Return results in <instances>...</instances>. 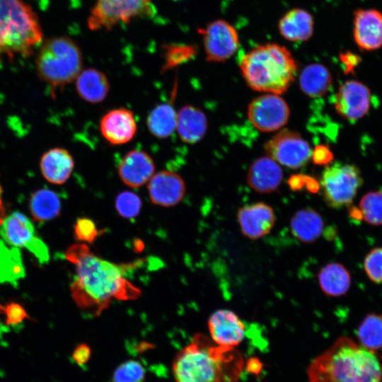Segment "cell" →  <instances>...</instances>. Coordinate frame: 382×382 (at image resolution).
<instances>
[{
  "label": "cell",
  "mask_w": 382,
  "mask_h": 382,
  "mask_svg": "<svg viewBox=\"0 0 382 382\" xmlns=\"http://www.w3.org/2000/svg\"><path fill=\"white\" fill-rule=\"evenodd\" d=\"M64 255L76 267L71 286L73 299L94 315L107 308L114 299L130 300L140 295L141 291L124 277L122 266L96 255L86 244L72 245Z\"/></svg>",
  "instance_id": "obj_1"
},
{
  "label": "cell",
  "mask_w": 382,
  "mask_h": 382,
  "mask_svg": "<svg viewBox=\"0 0 382 382\" xmlns=\"http://www.w3.org/2000/svg\"><path fill=\"white\" fill-rule=\"evenodd\" d=\"M242 368V357L234 348L197 334L176 354L173 374L175 382H236Z\"/></svg>",
  "instance_id": "obj_2"
},
{
  "label": "cell",
  "mask_w": 382,
  "mask_h": 382,
  "mask_svg": "<svg viewBox=\"0 0 382 382\" xmlns=\"http://www.w3.org/2000/svg\"><path fill=\"white\" fill-rule=\"evenodd\" d=\"M306 372L308 382H382L375 354L345 336L316 357Z\"/></svg>",
  "instance_id": "obj_3"
},
{
  "label": "cell",
  "mask_w": 382,
  "mask_h": 382,
  "mask_svg": "<svg viewBox=\"0 0 382 382\" xmlns=\"http://www.w3.org/2000/svg\"><path fill=\"white\" fill-rule=\"evenodd\" d=\"M239 66L250 88L277 95L288 89L297 72L289 50L274 43L252 49L242 56Z\"/></svg>",
  "instance_id": "obj_4"
},
{
  "label": "cell",
  "mask_w": 382,
  "mask_h": 382,
  "mask_svg": "<svg viewBox=\"0 0 382 382\" xmlns=\"http://www.w3.org/2000/svg\"><path fill=\"white\" fill-rule=\"evenodd\" d=\"M42 40L35 13L23 0H0V56H27Z\"/></svg>",
  "instance_id": "obj_5"
},
{
  "label": "cell",
  "mask_w": 382,
  "mask_h": 382,
  "mask_svg": "<svg viewBox=\"0 0 382 382\" xmlns=\"http://www.w3.org/2000/svg\"><path fill=\"white\" fill-rule=\"evenodd\" d=\"M82 66L83 55L79 47L65 36L47 40L36 58L37 74L52 92L75 80Z\"/></svg>",
  "instance_id": "obj_6"
},
{
  "label": "cell",
  "mask_w": 382,
  "mask_h": 382,
  "mask_svg": "<svg viewBox=\"0 0 382 382\" xmlns=\"http://www.w3.org/2000/svg\"><path fill=\"white\" fill-rule=\"evenodd\" d=\"M156 13L152 0H95L87 24L91 30L108 31L120 23L152 17Z\"/></svg>",
  "instance_id": "obj_7"
},
{
  "label": "cell",
  "mask_w": 382,
  "mask_h": 382,
  "mask_svg": "<svg viewBox=\"0 0 382 382\" xmlns=\"http://www.w3.org/2000/svg\"><path fill=\"white\" fill-rule=\"evenodd\" d=\"M362 183L361 173L355 166L335 163L325 168L320 188L328 205L337 209L352 202Z\"/></svg>",
  "instance_id": "obj_8"
},
{
  "label": "cell",
  "mask_w": 382,
  "mask_h": 382,
  "mask_svg": "<svg viewBox=\"0 0 382 382\" xmlns=\"http://www.w3.org/2000/svg\"><path fill=\"white\" fill-rule=\"evenodd\" d=\"M0 236L11 246L29 250L40 264L49 262L48 247L37 236L33 222L25 214L14 212L4 217L0 225Z\"/></svg>",
  "instance_id": "obj_9"
},
{
  "label": "cell",
  "mask_w": 382,
  "mask_h": 382,
  "mask_svg": "<svg viewBox=\"0 0 382 382\" xmlns=\"http://www.w3.org/2000/svg\"><path fill=\"white\" fill-rule=\"evenodd\" d=\"M265 149L276 162L295 169L306 165L311 157L308 143L296 132L283 129L267 141Z\"/></svg>",
  "instance_id": "obj_10"
},
{
  "label": "cell",
  "mask_w": 382,
  "mask_h": 382,
  "mask_svg": "<svg viewBox=\"0 0 382 382\" xmlns=\"http://www.w3.org/2000/svg\"><path fill=\"white\" fill-rule=\"evenodd\" d=\"M202 36L206 59L208 62H224L233 55L239 47L236 30L224 20H216L198 29Z\"/></svg>",
  "instance_id": "obj_11"
},
{
  "label": "cell",
  "mask_w": 382,
  "mask_h": 382,
  "mask_svg": "<svg viewBox=\"0 0 382 382\" xmlns=\"http://www.w3.org/2000/svg\"><path fill=\"white\" fill-rule=\"evenodd\" d=\"M248 116L252 125L258 130L270 132L282 127L289 117V108L277 94L260 96L250 102Z\"/></svg>",
  "instance_id": "obj_12"
},
{
  "label": "cell",
  "mask_w": 382,
  "mask_h": 382,
  "mask_svg": "<svg viewBox=\"0 0 382 382\" xmlns=\"http://www.w3.org/2000/svg\"><path fill=\"white\" fill-rule=\"evenodd\" d=\"M371 94L364 83L349 80L339 88L335 100L337 112L349 121L363 117L369 110Z\"/></svg>",
  "instance_id": "obj_13"
},
{
  "label": "cell",
  "mask_w": 382,
  "mask_h": 382,
  "mask_svg": "<svg viewBox=\"0 0 382 382\" xmlns=\"http://www.w3.org/2000/svg\"><path fill=\"white\" fill-rule=\"evenodd\" d=\"M212 341L222 347L234 348L244 339L245 327L243 322L232 311L220 309L214 312L208 320Z\"/></svg>",
  "instance_id": "obj_14"
},
{
  "label": "cell",
  "mask_w": 382,
  "mask_h": 382,
  "mask_svg": "<svg viewBox=\"0 0 382 382\" xmlns=\"http://www.w3.org/2000/svg\"><path fill=\"white\" fill-rule=\"evenodd\" d=\"M150 200L161 207H173L178 204L185 196L186 186L183 178L170 170H160L154 174L148 182Z\"/></svg>",
  "instance_id": "obj_15"
},
{
  "label": "cell",
  "mask_w": 382,
  "mask_h": 382,
  "mask_svg": "<svg viewBox=\"0 0 382 382\" xmlns=\"http://www.w3.org/2000/svg\"><path fill=\"white\" fill-rule=\"evenodd\" d=\"M137 130L134 112L126 108L112 109L106 112L100 121L103 137L112 145H121L130 141Z\"/></svg>",
  "instance_id": "obj_16"
},
{
  "label": "cell",
  "mask_w": 382,
  "mask_h": 382,
  "mask_svg": "<svg viewBox=\"0 0 382 382\" xmlns=\"http://www.w3.org/2000/svg\"><path fill=\"white\" fill-rule=\"evenodd\" d=\"M353 36L357 45L364 51L382 47V13L376 9H358L354 13Z\"/></svg>",
  "instance_id": "obj_17"
},
{
  "label": "cell",
  "mask_w": 382,
  "mask_h": 382,
  "mask_svg": "<svg viewBox=\"0 0 382 382\" xmlns=\"http://www.w3.org/2000/svg\"><path fill=\"white\" fill-rule=\"evenodd\" d=\"M237 218L242 233L252 240L267 235L275 222L273 209L263 202L242 207L238 212Z\"/></svg>",
  "instance_id": "obj_18"
},
{
  "label": "cell",
  "mask_w": 382,
  "mask_h": 382,
  "mask_svg": "<svg viewBox=\"0 0 382 382\" xmlns=\"http://www.w3.org/2000/svg\"><path fill=\"white\" fill-rule=\"evenodd\" d=\"M120 180L132 188H139L148 183L155 171L154 160L141 150L129 151L121 160L117 168Z\"/></svg>",
  "instance_id": "obj_19"
},
{
  "label": "cell",
  "mask_w": 382,
  "mask_h": 382,
  "mask_svg": "<svg viewBox=\"0 0 382 382\" xmlns=\"http://www.w3.org/2000/svg\"><path fill=\"white\" fill-rule=\"evenodd\" d=\"M282 178V168L269 156L256 159L250 166L247 174L248 185L260 193H270L276 190Z\"/></svg>",
  "instance_id": "obj_20"
},
{
  "label": "cell",
  "mask_w": 382,
  "mask_h": 382,
  "mask_svg": "<svg viewBox=\"0 0 382 382\" xmlns=\"http://www.w3.org/2000/svg\"><path fill=\"white\" fill-rule=\"evenodd\" d=\"M74 168L72 156L65 149L53 148L45 152L40 162V172L48 182L61 185L70 178Z\"/></svg>",
  "instance_id": "obj_21"
},
{
  "label": "cell",
  "mask_w": 382,
  "mask_h": 382,
  "mask_svg": "<svg viewBox=\"0 0 382 382\" xmlns=\"http://www.w3.org/2000/svg\"><path fill=\"white\" fill-rule=\"evenodd\" d=\"M207 126V118L199 108L187 105L178 112L176 129L181 140L185 143L199 141L204 136Z\"/></svg>",
  "instance_id": "obj_22"
},
{
  "label": "cell",
  "mask_w": 382,
  "mask_h": 382,
  "mask_svg": "<svg viewBox=\"0 0 382 382\" xmlns=\"http://www.w3.org/2000/svg\"><path fill=\"white\" fill-rule=\"evenodd\" d=\"M76 80V90L83 100L97 104L103 102L110 91V82L101 71L88 68L80 72Z\"/></svg>",
  "instance_id": "obj_23"
},
{
  "label": "cell",
  "mask_w": 382,
  "mask_h": 382,
  "mask_svg": "<svg viewBox=\"0 0 382 382\" xmlns=\"http://www.w3.org/2000/svg\"><path fill=\"white\" fill-rule=\"evenodd\" d=\"M178 88L177 80L168 101L157 105L149 114L146 125L150 133L159 139L170 136L176 129L177 114L174 100Z\"/></svg>",
  "instance_id": "obj_24"
},
{
  "label": "cell",
  "mask_w": 382,
  "mask_h": 382,
  "mask_svg": "<svg viewBox=\"0 0 382 382\" xmlns=\"http://www.w3.org/2000/svg\"><path fill=\"white\" fill-rule=\"evenodd\" d=\"M290 230L300 242L311 243L323 233L324 221L321 216L313 209H302L295 212L290 220Z\"/></svg>",
  "instance_id": "obj_25"
},
{
  "label": "cell",
  "mask_w": 382,
  "mask_h": 382,
  "mask_svg": "<svg viewBox=\"0 0 382 382\" xmlns=\"http://www.w3.org/2000/svg\"><path fill=\"white\" fill-rule=\"evenodd\" d=\"M278 27L285 39L294 42L306 41L313 34V19L308 11L294 8L280 19Z\"/></svg>",
  "instance_id": "obj_26"
},
{
  "label": "cell",
  "mask_w": 382,
  "mask_h": 382,
  "mask_svg": "<svg viewBox=\"0 0 382 382\" xmlns=\"http://www.w3.org/2000/svg\"><path fill=\"white\" fill-rule=\"evenodd\" d=\"M318 281L324 294L340 296L345 294L349 290L351 276L344 265L338 262H331L320 270Z\"/></svg>",
  "instance_id": "obj_27"
},
{
  "label": "cell",
  "mask_w": 382,
  "mask_h": 382,
  "mask_svg": "<svg viewBox=\"0 0 382 382\" xmlns=\"http://www.w3.org/2000/svg\"><path fill=\"white\" fill-rule=\"evenodd\" d=\"M332 83L330 72L321 64L314 63L306 66L299 76L301 91L311 98L325 95Z\"/></svg>",
  "instance_id": "obj_28"
},
{
  "label": "cell",
  "mask_w": 382,
  "mask_h": 382,
  "mask_svg": "<svg viewBox=\"0 0 382 382\" xmlns=\"http://www.w3.org/2000/svg\"><path fill=\"white\" fill-rule=\"evenodd\" d=\"M62 203L57 194L49 189L35 191L29 200V209L33 220L42 224L57 217L61 211Z\"/></svg>",
  "instance_id": "obj_29"
},
{
  "label": "cell",
  "mask_w": 382,
  "mask_h": 382,
  "mask_svg": "<svg viewBox=\"0 0 382 382\" xmlns=\"http://www.w3.org/2000/svg\"><path fill=\"white\" fill-rule=\"evenodd\" d=\"M25 275V267L18 248L8 247L0 240V283L16 286Z\"/></svg>",
  "instance_id": "obj_30"
},
{
  "label": "cell",
  "mask_w": 382,
  "mask_h": 382,
  "mask_svg": "<svg viewBox=\"0 0 382 382\" xmlns=\"http://www.w3.org/2000/svg\"><path fill=\"white\" fill-rule=\"evenodd\" d=\"M357 337L361 345L375 351L382 348V315L368 314L357 329Z\"/></svg>",
  "instance_id": "obj_31"
},
{
  "label": "cell",
  "mask_w": 382,
  "mask_h": 382,
  "mask_svg": "<svg viewBox=\"0 0 382 382\" xmlns=\"http://www.w3.org/2000/svg\"><path fill=\"white\" fill-rule=\"evenodd\" d=\"M361 218L367 223L378 226L382 224V192L374 191L364 195L359 202Z\"/></svg>",
  "instance_id": "obj_32"
},
{
  "label": "cell",
  "mask_w": 382,
  "mask_h": 382,
  "mask_svg": "<svg viewBox=\"0 0 382 382\" xmlns=\"http://www.w3.org/2000/svg\"><path fill=\"white\" fill-rule=\"evenodd\" d=\"M163 51V71L190 61L197 54L196 47L192 45L187 44L165 45Z\"/></svg>",
  "instance_id": "obj_33"
},
{
  "label": "cell",
  "mask_w": 382,
  "mask_h": 382,
  "mask_svg": "<svg viewBox=\"0 0 382 382\" xmlns=\"http://www.w3.org/2000/svg\"><path fill=\"white\" fill-rule=\"evenodd\" d=\"M141 204L140 197L130 191H124L118 194L115 202L117 212L126 219L136 217L141 211Z\"/></svg>",
  "instance_id": "obj_34"
},
{
  "label": "cell",
  "mask_w": 382,
  "mask_h": 382,
  "mask_svg": "<svg viewBox=\"0 0 382 382\" xmlns=\"http://www.w3.org/2000/svg\"><path fill=\"white\" fill-rule=\"evenodd\" d=\"M145 371L142 365L134 360L121 364L114 371L113 382H143Z\"/></svg>",
  "instance_id": "obj_35"
},
{
  "label": "cell",
  "mask_w": 382,
  "mask_h": 382,
  "mask_svg": "<svg viewBox=\"0 0 382 382\" xmlns=\"http://www.w3.org/2000/svg\"><path fill=\"white\" fill-rule=\"evenodd\" d=\"M0 317L7 326L16 327L21 325L26 319L33 320L25 309L17 302L0 303Z\"/></svg>",
  "instance_id": "obj_36"
},
{
  "label": "cell",
  "mask_w": 382,
  "mask_h": 382,
  "mask_svg": "<svg viewBox=\"0 0 382 382\" xmlns=\"http://www.w3.org/2000/svg\"><path fill=\"white\" fill-rule=\"evenodd\" d=\"M364 267L371 281L382 282V248L373 249L368 253L364 259Z\"/></svg>",
  "instance_id": "obj_37"
},
{
  "label": "cell",
  "mask_w": 382,
  "mask_h": 382,
  "mask_svg": "<svg viewBox=\"0 0 382 382\" xmlns=\"http://www.w3.org/2000/svg\"><path fill=\"white\" fill-rule=\"evenodd\" d=\"M74 231L76 240L88 243H92L100 233L95 222L88 218L79 219L74 225Z\"/></svg>",
  "instance_id": "obj_38"
},
{
  "label": "cell",
  "mask_w": 382,
  "mask_h": 382,
  "mask_svg": "<svg viewBox=\"0 0 382 382\" xmlns=\"http://www.w3.org/2000/svg\"><path fill=\"white\" fill-rule=\"evenodd\" d=\"M311 158L315 164L327 165L333 159V154L327 145H318L312 151Z\"/></svg>",
  "instance_id": "obj_39"
},
{
  "label": "cell",
  "mask_w": 382,
  "mask_h": 382,
  "mask_svg": "<svg viewBox=\"0 0 382 382\" xmlns=\"http://www.w3.org/2000/svg\"><path fill=\"white\" fill-rule=\"evenodd\" d=\"M340 59L345 69V73H354V69L361 61L360 56L352 52L341 53Z\"/></svg>",
  "instance_id": "obj_40"
},
{
  "label": "cell",
  "mask_w": 382,
  "mask_h": 382,
  "mask_svg": "<svg viewBox=\"0 0 382 382\" xmlns=\"http://www.w3.org/2000/svg\"><path fill=\"white\" fill-rule=\"evenodd\" d=\"M91 356V349L86 344L77 346L72 354L73 359L79 364H83L88 361Z\"/></svg>",
  "instance_id": "obj_41"
},
{
  "label": "cell",
  "mask_w": 382,
  "mask_h": 382,
  "mask_svg": "<svg viewBox=\"0 0 382 382\" xmlns=\"http://www.w3.org/2000/svg\"><path fill=\"white\" fill-rule=\"evenodd\" d=\"M306 179L303 175H293L288 180L290 188L293 190H299L305 187Z\"/></svg>",
  "instance_id": "obj_42"
},
{
  "label": "cell",
  "mask_w": 382,
  "mask_h": 382,
  "mask_svg": "<svg viewBox=\"0 0 382 382\" xmlns=\"http://www.w3.org/2000/svg\"><path fill=\"white\" fill-rule=\"evenodd\" d=\"M305 187L310 192H316L320 189L319 183L313 178L305 175Z\"/></svg>",
  "instance_id": "obj_43"
},
{
  "label": "cell",
  "mask_w": 382,
  "mask_h": 382,
  "mask_svg": "<svg viewBox=\"0 0 382 382\" xmlns=\"http://www.w3.org/2000/svg\"><path fill=\"white\" fill-rule=\"evenodd\" d=\"M2 194H3V190L0 184V225L5 215V209H4L3 201H2Z\"/></svg>",
  "instance_id": "obj_44"
}]
</instances>
